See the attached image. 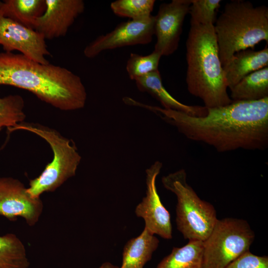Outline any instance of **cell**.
I'll use <instances>...</instances> for the list:
<instances>
[{
  "instance_id": "obj_25",
  "label": "cell",
  "mask_w": 268,
  "mask_h": 268,
  "mask_svg": "<svg viewBox=\"0 0 268 268\" xmlns=\"http://www.w3.org/2000/svg\"><path fill=\"white\" fill-rule=\"evenodd\" d=\"M225 268H268V257L257 256L249 251L234 260Z\"/></svg>"
},
{
  "instance_id": "obj_4",
  "label": "cell",
  "mask_w": 268,
  "mask_h": 268,
  "mask_svg": "<svg viewBox=\"0 0 268 268\" xmlns=\"http://www.w3.org/2000/svg\"><path fill=\"white\" fill-rule=\"evenodd\" d=\"M219 57L223 67L237 52L255 49L257 44L268 43V7L255 6L248 1L226 3L214 24Z\"/></svg>"
},
{
  "instance_id": "obj_12",
  "label": "cell",
  "mask_w": 268,
  "mask_h": 268,
  "mask_svg": "<svg viewBox=\"0 0 268 268\" xmlns=\"http://www.w3.org/2000/svg\"><path fill=\"white\" fill-rule=\"evenodd\" d=\"M43 209L40 198L31 197L19 180L0 177V215L9 220L20 216L33 226L38 221Z\"/></svg>"
},
{
  "instance_id": "obj_14",
  "label": "cell",
  "mask_w": 268,
  "mask_h": 268,
  "mask_svg": "<svg viewBox=\"0 0 268 268\" xmlns=\"http://www.w3.org/2000/svg\"><path fill=\"white\" fill-rule=\"evenodd\" d=\"M134 80L139 91L151 95L164 109L182 112L195 117H203L207 114V109L204 106L186 105L173 97L164 87L158 69Z\"/></svg>"
},
{
  "instance_id": "obj_2",
  "label": "cell",
  "mask_w": 268,
  "mask_h": 268,
  "mask_svg": "<svg viewBox=\"0 0 268 268\" xmlns=\"http://www.w3.org/2000/svg\"><path fill=\"white\" fill-rule=\"evenodd\" d=\"M31 92L41 101L62 111L83 108L87 93L80 77L68 69L43 64L21 54L0 53V85Z\"/></svg>"
},
{
  "instance_id": "obj_18",
  "label": "cell",
  "mask_w": 268,
  "mask_h": 268,
  "mask_svg": "<svg viewBox=\"0 0 268 268\" xmlns=\"http://www.w3.org/2000/svg\"><path fill=\"white\" fill-rule=\"evenodd\" d=\"M45 0H5L0 12L5 17L32 29L46 9Z\"/></svg>"
},
{
  "instance_id": "obj_3",
  "label": "cell",
  "mask_w": 268,
  "mask_h": 268,
  "mask_svg": "<svg viewBox=\"0 0 268 268\" xmlns=\"http://www.w3.org/2000/svg\"><path fill=\"white\" fill-rule=\"evenodd\" d=\"M186 47L189 93L201 99L206 108L231 103L214 25H191Z\"/></svg>"
},
{
  "instance_id": "obj_22",
  "label": "cell",
  "mask_w": 268,
  "mask_h": 268,
  "mask_svg": "<svg viewBox=\"0 0 268 268\" xmlns=\"http://www.w3.org/2000/svg\"><path fill=\"white\" fill-rule=\"evenodd\" d=\"M155 2L154 0H117L111 3L110 8L118 16L138 20L152 15Z\"/></svg>"
},
{
  "instance_id": "obj_20",
  "label": "cell",
  "mask_w": 268,
  "mask_h": 268,
  "mask_svg": "<svg viewBox=\"0 0 268 268\" xmlns=\"http://www.w3.org/2000/svg\"><path fill=\"white\" fill-rule=\"evenodd\" d=\"M29 265L25 246L15 234L0 236V268H28Z\"/></svg>"
},
{
  "instance_id": "obj_13",
  "label": "cell",
  "mask_w": 268,
  "mask_h": 268,
  "mask_svg": "<svg viewBox=\"0 0 268 268\" xmlns=\"http://www.w3.org/2000/svg\"><path fill=\"white\" fill-rule=\"evenodd\" d=\"M46 9L36 20L34 30L46 39L64 36L85 8L82 0H45Z\"/></svg>"
},
{
  "instance_id": "obj_5",
  "label": "cell",
  "mask_w": 268,
  "mask_h": 268,
  "mask_svg": "<svg viewBox=\"0 0 268 268\" xmlns=\"http://www.w3.org/2000/svg\"><path fill=\"white\" fill-rule=\"evenodd\" d=\"M31 132L44 139L53 153L51 162L37 177L30 180L27 192L33 198H40L45 192H54L67 179L74 176L81 157L74 142L56 130L36 123L22 122L8 131Z\"/></svg>"
},
{
  "instance_id": "obj_17",
  "label": "cell",
  "mask_w": 268,
  "mask_h": 268,
  "mask_svg": "<svg viewBox=\"0 0 268 268\" xmlns=\"http://www.w3.org/2000/svg\"><path fill=\"white\" fill-rule=\"evenodd\" d=\"M230 90L232 101H256L268 97V67L246 75Z\"/></svg>"
},
{
  "instance_id": "obj_6",
  "label": "cell",
  "mask_w": 268,
  "mask_h": 268,
  "mask_svg": "<svg viewBox=\"0 0 268 268\" xmlns=\"http://www.w3.org/2000/svg\"><path fill=\"white\" fill-rule=\"evenodd\" d=\"M161 182L166 190L176 196L177 229L189 241L205 240L218 219L214 206L198 196L188 183L184 169L164 176Z\"/></svg>"
},
{
  "instance_id": "obj_11",
  "label": "cell",
  "mask_w": 268,
  "mask_h": 268,
  "mask_svg": "<svg viewBox=\"0 0 268 268\" xmlns=\"http://www.w3.org/2000/svg\"><path fill=\"white\" fill-rule=\"evenodd\" d=\"M0 45L5 52L17 51L37 62L43 64L50 63L46 56L51 54L43 36L35 30L4 16L0 12Z\"/></svg>"
},
{
  "instance_id": "obj_27",
  "label": "cell",
  "mask_w": 268,
  "mask_h": 268,
  "mask_svg": "<svg viewBox=\"0 0 268 268\" xmlns=\"http://www.w3.org/2000/svg\"><path fill=\"white\" fill-rule=\"evenodd\" d=\"M2 1H1L0 0V6H1V4H2Z\"/></svg>"
},
{
  "instance_id": "obj_9",
  "label": "cell",
  "mask_w": 268,
  "mask_h": 268,
  "mask_svg": "<svg viewBox=\"0 0 268 268\" xmlns=\"http://www.w3.org/2000/svg\"><path fill=\"white\" fill-rule=\"evenodd\" d=\"M162 167V163L156 161L145 170L146 195L136 206L135 213L144 220V227L152 233L170 239L172 238L170 214L163 204L156 186Z\"/></svg>"
},
{
  "instance_id": "obj_1",
  "label": "cell",
  "mask_w": 268,
  "mask_h": 268,
  "mask_svg": "<svg viewBox=\"0 0 268 268\" xmlns=\"http://www.w3.org/2000/svg\"><path fill=\"white\" fill-rule=\"evenodd\" d=\"M136 106L154 113L187 138L208 144L218 152L263 150L268 146V97L207 108L203 117L140 102Z\"/></svg>"
},
{
  "instance_id": "obj_7",
  "label": "cell",
  "mask_w": 268,
  "mask_h": 268,
  "mask_svg": "<svg viewBox=\"0 0 268 268\" xmlns=\"http://www.w3.org/2000/svg\"><path fill=\"white\" fill-rule=\"evenodd\" d=\"M255 234L245 219L234 217L218 219L203 242V268H225L250 251Z\"/></svg>"
},
{
  "instance_id": "obj_26",
  "label": "cell",
  "mask_w": 268,
  "mask_h": 268,
  "mask_svg": "<svg viewBox=\"0 0 268 268\" xmlns=\"http://www.w3.org/2000/svg\"><path fill=\"white\" fill-rule=\"evenodd\" d=\"M97 268H119V267L109 262H105Z\"/></svg>"
},
{
  "instance_id": "obj_10",
  "label": "cell",
  "mask_w": 268,
  "mask_h": 268,
  "mask_svg": "<svg viewBox=\"0 0 268 268\" xmlns=\"http://www.w3.org/2000/svg\"><path fill=\"white\" fill-rule=\"evenodd\" d=\"M191 0H172L160 5L154 16V33L156 42L154 50L162 56L173 54L179 47L186 16Z\"/></svg>"
},
{
  "instance_id": "obj_23",
  "label": "cell",
  "mask_w": 268,
  "mask_h": 268,
  "mask_svg": "<svg viewBox=\"0 0 268 268\" xmlns=\"http://www.w3.org/2000/svg\"><path fill=\"white\" fill-rule=\"evenodd\" d=\"M161 57L159 53L154 51L146 56L131 53L126 64V70L130 78L135 80L158 70Z\"/></svg>"
},
{
  "instance_id": "obj_19",
  "label": "cell",
  "mask_w": 268,
  "mask_h": 268,
  "mask_svg": "<svg viewBox=\"0 0 268 268\" xmlns=\"http://www.w3.org/2000/svg\"><path fill=\"white\" fill-rule=\"evenodd\" d=\"M156 268H203V242L189 240L181 247H174Z\"/></svg>"
},
{
  "instance_id": "obj_15",
  "label": "cell",
  "mask_w": 268,
  "mask_h": 268,
  "mask_svg": "<svg viewBox=\"0 0 268 268\" xmlns=\"http://www.w3.org/2000/svg\"><path fill=\"white\" fill-rule=\"evenodd\" d=\"M268 67V44L260 50L246 49L235 53L223 67L226 84L230 89L250 73Z\"/></svg>"
},
{
  "instance_id": "obj_21",
  "label": "cell",
  "mask_w": 268,
  "mask_h": 268,
  "mask_svg": "<svg viewBox=\"0 0 268 268\" xmlns=\"http://www.w3.org/2000/svg\"><path fill=\"white\" fill-rule=\"evenodd\" d=\"M24 101L20 95H9L0 97V131L4 127L8 130L24 122Z\"/></svg>"
},
{
  "instance_id": "obj_24",
  "label": "cell",
  "mask_w": 268,
  "mask_h": 268,
  "mask_svg": "<svg viewBox=\"0 0 268 268\" xmlns=\"http://www.w3.org/2000/svg\"><path fill=\"white\" fill-rule=\"evenodd\" d=\"M220 0H191L189 8L191 25H214Z\"/></svg>"
},
{
  "instance_id": "obj_8",
  "label": "cell",
  "mask_w": 268,
  "mask_h": 268,
  "mask_svg": "<svg viewBox=\"0 0 268 268\" xmlns=\"http://www.w3.org/2000/svg\"><path fill=\"white\" fill-rule=\"evenodd\" d=\"M154 16L129 20L119 24L112 31L97 37L84 49V56L93 58L102 52L136 45H145L152 41Z\"/></svg>"
},
{
  "instance_id": "obj_16",
  "label": "cell",
  "mask_w": 268,
  "mask_h": 268,
  "mask_svg": "<svg viewBox=\"0 0 268 268\" xmlns=\"http://www.w3.org/2000/svg\"><path fill=\"white\" fill-rule=\"evenodd\" d=\"M159 243L158 239L144 227L139 235L126 243L119 268H143L151 260Z\"/></svg>"
}]
</instances>
